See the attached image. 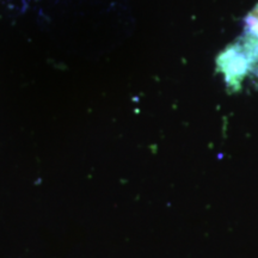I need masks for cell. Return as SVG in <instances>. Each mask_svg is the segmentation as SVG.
I'll use <instances>...</instances> for the list:
<instances>
[]
</instances>
